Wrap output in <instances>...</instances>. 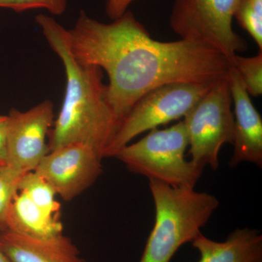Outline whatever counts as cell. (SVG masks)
Returning a JSON list of instances; mask_svg holds the SVG:
<instances>
[{
    "mask_svg": "<svg viewBox=\"0 0 262 262\" xmlns=\"http://www.w3.org/2000/svg\"><path fill=\"white\" fill-rule=\"evenodd\" d=\"M66 39L76 61L107 73L108 102L120 122L152 89L216 82L228 77L232 67L225 55L206 45L152 39L130 10L108 24L81 10L75 27L66 29Z\"/></svg>",
    "mask_w": 262,
    "mask_h": 262,
    "instance_id": "obj_1",
    "label": "cell"
},
{
    "mask_svg": "<svg viewBox=\"0 0 262 262\" xmlns=\"http://www.w3.org/2000/svg\"><path fill=\"white\" fill-rule=\"evenodd\" d=\"M50 47L61 58L67 77L61 111L50 130L49 151L72 144L90 146L101 159L120 121L108 102L103 70L76 61L66 39V29L53 17L36 16Z\"/></svg>",
    "mask_w": 262,
    "mask_h": 262,
    "instance_id": "obj_2",
    "label": "cell"
},
{
    "mask_svg": "<svg viewBox=\"0 0 262 262\" xmlns=\"http://www.w3.org/2000/svg\"><path fill=\"white\" fill-rule=\"evenodd\" d=\"M155 222L139 262H170L183 245L201 234L220 202L194 188L174 187L149 181Z\"/></svg>",
    "mask_w": 262,
    "mask_h": 262,
    "instance_id": "obj_3",
    "label": "cell"
},
{
    "mask_svg": "<svg viewBox=\"0 0 262 262\" xmlns=\"http://www.w3.org/2000/svg\"><path fill=\"white\" fill-rule=\"evenodd\" d=\"M189 138L184 122L168 128L150 130L115 155L133 173L174 187L194 188L204 167L185 158Z\"/></svg>",
    "mask_w": 262,
    "mask_h": 262,
    "instance_id": "obj_4",
    "label": "cell"
},
{
    "mask_svg": "<svg viewBox=\"0 0 262 262\" xmlns=\"http://www.w3.org/2000/svg\"><path fill=\"white\" fill-rule=\"evenodd\" d=\"M214 82H174L146 93L120 122L103 158H113L143 133L185 117Z\"/></svg>",
    "mask_w": 262,
    "mask_h": 262,
    "instance_id": "obj_5",
    "label": "cell"
},
{
    "mask_svg": "<svg viewBox=\"0 0 262 262\" xmlns=\"http://www.w3.org/2000/svg\"><path fill=\"white\" fill-rule=\"evenodd\" d=\"M239 0H175L170 27L181 39L209 46L230 61L248 45L232 28Z\"/></svg>",
    "mask_w": 262,
    "mask_h": 262,
    "instance_id": "obj_6",
    "label": "cell"
},
{
    "mask_svg": "<svg viewBox=\"0 0 262 262\" xmlns=\"http://www.w3.org/2000/svg\"><path fill=\"white\" fill-rule=\"evenodd\" d=\"M228 77L215 82L183 121L191 161L215 170L220 165L221 148L226 143H233L234 114Z\"/></svg>",
    "mask_w": 262,
    "mask_h": 262,
    "instance_id": "obj_7",
    "label": "cell"
},
{
    "mask_svg": "<svg viewBox=\"0 0 262 262\" xmlns=\"http://www.w3.org/2000/svg\"><path fill=\"white\" fill-rule=\"evenodd\" d=\"M101 160L89 146L68 144L49 151L34 171L53 187L56 194L70 201L91 187L102 174Z\"/></svg>",
    "mask_w": 262,
    "mask_h": 262,
    "instance_id": "obj_8",
    "label": "cell"
},
{
    "mask_svg": "<svg viewBox=\"0 0 262 262\" xmlns=\"http://www.w3.org/2000/svg\"><path fill=\"white\" fill-rule=\"evenodd\" d=\"M8 165L20 174L33 171L49 152L46 144L54 123L53 105L46 100L28 111L8 115Z\"/></svg>",
    "mask_w": 262,
    "mask_h": 262,
    "instance_id": "obj_9",
    "label": "cell"
},
{
    "mask_svg": "<svg viewBox=\"0 0 262 262\" xmlns=\"http://www.w3.org/2000/svg\"><path fill=\"white\" fill-rule=\"evenodd\" d=\"M229 87L234 103V152L231 167L249 162L262 167V120L237 71L231 67Z\"/></svg>",
    "mask_w": 262,
    "mask_h": 262,
    "instance_id": "obj_10",
    "label": "cell"
},
{
    "mask_svg": "<svg viewBox=\"0 0 262 262\" xmlns=\"http://www.w3.org/2000/svg\"><path fill=\"white\" fill-rule=\"evenodd\" d=\"M0 250L11 262H85L63 233L42 238L0 231Z\"/></svg>",
    "mask_w": 262,
    "mask_h": 262,
    "instance_id": "obj_11",
    "label": "cell"
},
{
    "mask_svg": "<svg viewBox=\"0 0 262 262\" xmlns=\"http://www.w3.org/2000/svg\"><path fill=\"white\" fill-rule=\"evenodd\" d=\"M192 244L200 253L198 262H262V234L258 229H235L224 242L201 233Z\"/></svg>",
    "mask_w": 262,
    "mask_h": 262,
    "instance_id": "obj_12",
    "label": "cell"
},
{
    "mask_svg": "<svg viewBox=\"0 0 262 262\" xmlns=\"http://www.w3.org/2000/svg\"><path fill=\"white\" fill-rule=\"evenodd\" d=\"M6 230L36 237H51L63 232L59 215L48 214L18 191L6 219Z\"/></svg>",
    "mask_w": 262,
    "mask_h": 262,
    "instance_id": "obj_13",
    "label": "cell"
},
{
    "mask_svg": "<svg viewBox=\"0 0 262 262\" xmlns=\"http://www.w3.org/2000/svg\"><path fill=\"white\" fill-rule=\"evenodd\" d=\"M18 191L23 192L38 207L48 214L59 215L61 206L56 200L53 187L37 172L24 174L19 181Z\"/></svg>",
    "mask_w": 262,
    "mask_h": 262,
    "instance_id": "obj_14",
    "label": "cell"
},
{
    "mask_svg": "<svg viewBox=\"0 0 262 262\" xmlns=\"http://www.w3.org/2000/svg\"><path fill=\"white\" fill-rule=\"evenodd\" d=\"M231 64L235 69L248 94L258 97L262 94V51L253 57L234 55Z\"/></svg>",
    "mask_w": 262,
    "mask_h": 262,
    "instance_id": "obj_15",
    "label": "cell"
},
{
    "mask_svg": "<svg viewBox=\"0 0 262 262\" xmlns=\"http://www.w3.org/2000/svg\"><path fill=\"white\" fill-rule=\"evenodd\" d=\"M234 18L262 50V0H239Z\"/></svg>",
    "mask_w": 262,
    "mask_h": 262,
    "instance_id": "obj_16",
    "label": "cell"
},
{
    "mask_svg": "<svg viewBox=\"0 0 262 262\" xmlns=\"http://www.w3.org/2000/svg\"><path fill=\"white\" fill-rule=\"evenodd\" d=\"M23 175L8 165L0 166V231L6 230L8 210Z\"/></svg>",
    "mask_w": 262,
    "mask_h": 262,
    "instance_id": "obj_17",
    "label": "cell"
},
{
    "mask_svg": "<svg viewBox=\"0 0 262 262\" xmlns=\"http://www.w3.org/2000/svg\"><path fill=\"white\" fill-rule=\"evenodd\" d=\"M68 0H0V8L22 13L29 10L45 9L52 15H61L66 11Z\"/></svg>",
    "mask_w": 262,
    "mask_h": 262,
    "instance_id": "obj_18",
    "label": "cell"
},
{
    "mask_svg": "<svg viewBox=\"0 0 262 262\" xmlns=\"http://www.w3.org/2000/svg\"><path fill=\"white\" fill-rule=\"evenodd\" d=\"M8 115H0V166L8 165Z\"/></svg>",
    "mask_w": 262,
    "mask_h": 262,
    "instance_id": "obj_19",
    "label": "cell"
},
{
    "mask_svg": "<svg viewBox=\"0 0 262 262\" xmlns=\"http://www.w3.org/2000/svg\"><path fill=\"white\" fill-rule=\"evenodd\" d=\"M135 0H107L106 13L111 20L121 17Z\"/></svg>",
    "mask_w": 262,
    "mask_h": 262,
    "instance_id": "obj_20",
    "label": "cell"
},
{
    "mask_svg": "<svg viewBox=\"0 0 262 262\" xmlns=\"http://www.w3.org/2000/svg\"><path fill=\"white\" fill-rule=\"evenodd\" d=\"M0 262H11L1 250H0Z\"/></svg>",
    "mask_w": 262,
    "mask_h": 262,
    "instance_id": "obj_21",
    "label": "cell"
}]
</instances>
